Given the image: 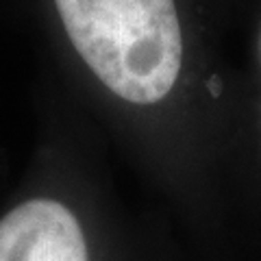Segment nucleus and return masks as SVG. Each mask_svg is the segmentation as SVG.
Returning a JSON list of instances; mask_svg holds the SVG:
<instances>
[{
	"label": "nucleus",
	"mask_w": 261,
	"mask_h": 261,
	"mask_svg": "<svg viewBox=\"0 0 261 261\" xmlns=\"http://www.w3.org/2000/svg\"><path fill=\"white\" fill-rule=\"evenodd\" d=\"M72 46L111 94L154 105L178 83L185 31L176 0H55Z\"/></svg>",
	"instance_id": "nucleus-1"
},
{
	"label": "nucleus",
	"mask_w": 261,
	"mask_h": 261,
	"mask_svg": "<svg viewBox=\"0 0 261 261\" xmlns=\"http://www.w3.org/2000/svg\"><path fill=\"white\" fill-rule=\"evenodd\" d=\"M0 261H87L79 220L61 202H24L0 220Z\"/></svg>",
	"instance_id": "nucleus-2"
}]
</instances>
